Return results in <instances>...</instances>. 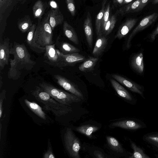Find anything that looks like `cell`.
I'll use <instances>...</instances> for the list:
<instances>
[{
	"mask_svg": "<svg viewBox=\"0 0 158 158\" xmlns=\"http://www.w3.org/2000/svg\"><path fill=\"white\" fill-rule=\"evenodd\" d=\"M10 45V54L13 59H10V67L8 73L9 79L17 80L20 77L23 70H30L36 62L31 59V56L23 44L14 41Z\"/></svg>",
	"mask_w": 158,
	"mask_h": 158,
	"instance_id": "cell-1",
	"label": "cell"
},
{
	"mask_svg": "<svg viewBox=\"0 0 158 158\" xmlns=\"http://www.w3.org/2000/svg\"><path fill=\"white\" fill-rule=\"evenodd\" d=\"M31 92L35 99L44 105V109L51 111L56 116H62L72 110L69 106L60 103L40 86H36Z\"/></svg>",
	"mask_w": 158,
	"mask_h": 158,
	"instance_id": "cell-2",
	"label": "cell"
},
{
	"mask_svg": "<svg viewBox=\"0 0 158 158\" xmlns=\"http://www.w3.org/2000/svg\"><path fill=\"white\" fill-rule=\"evenodd\" d=\"M50 11L38 20L34 38L37 44L42 47L53 44L52 30L49 22Z\"/></svg>",
	"mask_w": 158,
	"mask_h": 158,
	"instance_id": "cell-3",
	"label": "cell"
},
{
	"mask_svg": "<svg viewBox=\"0 0 158 158\" xmlns=\"http://www.w3.org/2000/svg\"><path fill=\"white\" fill-rule=\"evenodd\" d=\"M39 86L44 91L61 104L70 106L73 103L79 102L81 100L76 95L59 89L47 83L43 82L39 84Z\"/></svg>",
	"mask_w": 158,
	"mask_h": 158,
	"instance_id": "cell-4",
	"label": "cell"
},
{
	"mask_svg": "<svg viewBox=\"0 0 158 158\" xmlns=\"http://www.w3.org/2000/svg\"><path fill=\"white\" fill-rule=\"evenodd\" d=\"M28 0H0V41L7 25L8 18L18 6L23 5Z\"/></svg>",
	"mask_w": 158,
	"mask_h": 158,
	"instance_id": "cell-5",
	"label": "cell"
},
{
	"mask_svg": "<svg viewBox=\"0 0 158 158\" xmlns=\"http://www.w3.org/2000/svg\"><path fill=\"white\" fill-rule=\"evenodd\" d=\"M64 145L69 155L73 158H80V142L71 129L67 128L64 136Z\"/></svg>",
	"mask_w": 158,
	"mask_h": 158,
	"instance_id": "cell-6",
	"label": "cell"
},
{
	"mask_svg": "<svg viewBox=\"0 0 158 158\" xmlns=\"http://www.w3.org/2000/svg\"><path fill=\"white\" fill-rule=\"evenodd\" d=\"M55 46V44H53L45 47L44 61L51 66L60 68H62L61 52Z\"/></svg>",
	"mask_w": 158,
	"mask_h": 158,
	"instance_id": "cell-7",
	"label": "cell"
},
{
	"mask_svg": "<svg viewBox=\"0 0 158 158\" xmlns=\"http://www.w3.org/2000/svg\"><path fill=\"white\" fill-rule=\"evenodd\" d=\"M158 17V14L154 13L148 15L141 20L129 35L126 43V48H129L131 46V41L134 36L138 32L143 30L153 23Z\"/></svg>",
	"mask_w": 158,
	"mask_h": 158,
	"instance_id": "cell-8",
	"label": "cell"
},
{
	"mask_svg": "<svg viewBox=\"0 0 158 158\" xmlns=\"http://www.w3.org/2000/svg\"><path fill=\"white\" fill-rule=\"evenodd\" d=\"M54 77L57 83L65 90L83 99V95L77 85L61 75H55Z\"/></svg>",
	"mask_w": 158,
	"mask_h": 158,
	"instance_id": "cell-9",
	"label": "cell"
},
{
	"mask_svg": "<svg viewBox=\"0 0 158 158\" xmlns=\"http://www.w3.org/2000/svg\"><path fill=\"white\" fill-rule=\"evenodd\" d=\"M10 39L5 38L0 41V70L8 65L10 54Z\"/></svg>",
	"mask_w": 158,
	"mask_h": 158,
	"instance_id": "cell-10",
	"label": "cell"
},
{
	"mask_svg": "<svg viewBox=\"0 0 158 158\" xmlns=\"http://www.w3.org/2000/svg\"><path fill=\"white\" fill-rule=\"evenodd\" d=\"M62 67L73 66L76 64L83 62L86 59L84 55L78 53L68 55H63L61 52Z\"/></svg>",
	"mask_w": 158,
	"mask_h": 158,
	"instance_id": "cell-11",
	"label": "cell"
},
{
	"mask_svg": "<svg viewBox=\"0 0 158 158\" xmlns=\"http://www.w3.org/2000/svg\"><path fill=\"white\" fill-rule=\"evenodd\" d=\"M36 25V24H33L28 31L26 42L32 51L40 54L45 52V48L38 45L34 40V33Z\"/></svg>",
	"mask_w": 158,
	"mask_h": 158,
	"instance_id": "cell-12",
	"label": "cell"
},
{
	"mask_svg": "<svg viewBox=\"0 0 158 158\" xmlns=\"http://www.w3.org/2000/svg\"><path fill=\"white\" fill-rule=\"evenodd\" d=\"M112 77L132 91L143 95L142 87L133 81L117 74H113Z\"/></svg>",
	"mask_w": 158,
	"mask_h": 158,
	"instance_id": "cell-13",
	"label": "cell"
},
{
	"mask_svg": "<svg viewBox=\"0 0 158 158\" xmlns=\"http://www.w3.org/2000/svg\"><path fill=\"white\" fill-rule=\"evenodd\" d=\"M108 38L100 32L97 36V40L92 52L94 57H98L104 51L108 44Z\"/></svg>",
	"mask_w": 158,
	"mask_h": 158,
	"instance_id": "cell-14",
	"label": "cell"
},
{
	"mask_svg": "<svg viewBox=\"0 0 158 158\" xmlns=\"http://www.w3.org/2000/svg\"><path fill=\"white\" fill-rule=\"evenodd\" d=\"M138 19L130 18L127 19L119 27L115 38L119 40L125 36L135 26Z\"/></svg>",
	"mask_w": 158,
	"mask_h": 158,
	"instance_id": "cell-15",
	"label": "cell"
},
{
	"mask_svg": "<svg viewBox=\"0 0 158 158\" xmlns=\"http://www.w3.org/2000/svg\"><path fill=\"white\" fill-rule=\"evenodd\" d=\"M84 30L89 47L92 48L93 43V31L91 17L90 13H87L84 23Z\"/></svg>",
	"mask_w": 158,
	"mask_h": 158,
	"instance_id": "cell-16",
	"label": "cell"
},
{
	"mask_svg": "<svg viewBox=\"0 0 158 158\" xmlns=\"http://www.w3.org/2000/svg\"><path fill=\"white\" fill-rule=\"evenodd\" d=\"M60 36L56 38V46L57 49L63 55H66L74 53H79L80 50L77 48L66 42L60 41Z\"/></svg>",
	"mask_w": 158,
	"mask_h": 158,
	"instance_id": "cell-17",
	"label": "cell"
},
{
	"mask_svg": "<svg viewBox=\"0 0 158 158\" xmlns=\"http://www.w3.org/2000/svg\"><path fill=\"white\" fill-rule=\"evenodd\" d=\"M49 11V23L52 30H53L56 27L62 24L64 22V17L58 8L52 9Z\"/></svg>",
	"mask_w": 158,
	"mask_h": 158,
	"instance_id": "cell-18",
	"label": "cell"
},
{
	"mask_svg": "<svg viewBox=\"0 0 158 158\" xmlns=\"http://www.w3.org/2000/svg\"><path fill=\"white\" fill-rule=\"evenodd\" d=\"M130 64L132 68L136 72L142 74L144 71L143 53L140 52L135 54L131 58Z\"/></svg>",
	"mask_w": 158,
	"mask_h": 158,
	"instance_id": "cell-19",
	"label": "cell"
},
{
	"mask_svg": "<svg viewBox=\"0 0 158 158\" xmlns=\"http://www.w3.org/2000/svg\"><path fill=\"white\" fill-rule=\"evenodd\" d=\"M63 30L64 35L68 39L76 44H79L78 38L75 31L66 21L63 22Z\"/></svg>",
	"mask_w": 158,
	"mask_h": 158,
	"instance_id": "cell-20",
	"label": "cell"
},
{
	"mask_svg": "<svg viewBox=\"0 0 158 158\" xmlns=\"http://www.w3.org/2000/svg\"><path fill=\"white\" fill-rule=\"evenodd\" d=\"M141 3V0H136L132 1L127 4L124 6L117 10V14L123 15L131 13L137 12V10Z\"/></svg>",
	"mask_w": 158,
	"mask_h": 158,
	"instance_id": "cell-21",
	"label": "cell"
},
{
	"mask_svg": "<svg viewBox=\"0 0 158 158\" xmlns=\"http://www.w3.org/2000/svg\"><path fill=\"white\" fill-rule=\"evenodd\" d=\"M47 7V4L41 0H38L32 7V12L34 19H41L44 15Z\"/></svg>",
	"mask_w": 158,
	"mask_h": 158,
	"instance_id": "cell-22",
	"label": "cell"
},
{
	"mask_svg": "<svg viewBox=\"0 0 158 158\" xmlns=\"http://www.w3.org/2000/svg\"><path fill=\"white\" fill-rule=\"evenodd\" d=\"M98 60V57L89 56L79 65V70L85 72L92 71Z\"/></svg>",
	"mask_w": 158,
	"mask_h": 158,
	"instance_id": "cell-23",
	"label": "cell"
},
{
	"mask_svg": "<svg viewBox=\"0 0 158 158\" xmlns=\"http://www.w3.org/2000/svg\"><path fill=\"white\" fill-rule=\"evenodd\" d=\"M112 126L120 127L123 128L136 130L141 127L142 126L139 123L133 120H125L113 123Z\"/></svg>",
	"mask_w": 158,
	"mask_h": 158,
	"instance_id": "cell-24",
	"label": "cell"
},
{
	"mask_svg": "<svg viewBox=\"0 0 158 158\" xmlns=\"http://www.w3.org/2000/svg\"><path fill=\"white\" fill-rule=\"evenodd\" d=\"M110 81L112 86L119 96L127 100H132L131 95L122 86L113 79H111Z\"/></svg>",
	"mask_w": 158,
	"mask_h": 158,
	"instance_id": "cell-25",
	"label": "cell"
},
{
	"mask_svg": "<svg viewBox=\"0 0 158 158\" xmlns=\"http://www.w3.org/2000/svg\"><path fill=\"white\" fill-rule=\"evenodd\" d=\"M24 102L27 106L35 114L44 120L47 119L46 114L39 105L34 102H30L27 99L24 100Z\"/></svg>",
	"mask_w": 158,
	"mask_h": 158,
	"instance_id": "cell-26",
	"label": "cell"
},
{
	"mask_svg": "<svg viewBox=\"0 0 158 158\" xmlns=\"http://www.w3.org/2000/svg\"><path fill=\"white\" fill-rule=\"evenodd\" d=\"M32 22L29 15H26L19 19L17 26L19 30L22 33L28 31L33 25Z\"/></svg>",
	"mask_w": 158,
	"mask_h": 158,
	"instance_id": "cell-27",
	"label": "cell"
},
{
	"mask_svg": "<svg viewBox=\"0 0 158 158\" xmlns=\"http://www.w3.org/2000/svg\"><path fill=\"white\" fill-rule=\"evenodd\" d=\"M117 15L116 12L109 17L103 29L100 32L104 35L107 36L113 29L117 21Z\"/></svg>",
	"mask_w": 158,
	"mask_h": 158,
	"instance_id": "cell-28",
	"label": "cell"
},
{
	"mask_svg": "<svg viewBox=\"0 0 158 158\" xmlns=\"http://www.w3.org/2000/svg\"><path fill=\"white\" fill-rule=\"evenodd\" d=\"M107 0H103L101 10L97 14L95 20V30L97 36L100 32L101 23Z\"/></svg>",
	"mask_w": 158,
	"mask_h": 158,
	"instance_id": "cell-29",
	"label": "cell"
},
{
	"mask_svg": "<svg viewBox=\"0 0 158 158\" xmlns=\"http://www.w3.org/2000/svg\"><path fill=\"white\" fill-rule=\"evenodd\" d=\"M99 128L95 126L83 125L76 128L77 131L81 133L89 138L92 136L93 133L98 130Z\"/></svg>",
	"mask_w": 158,
	"mask_h": 158,
	"instance_id": "cell-30",
	"label": "cell"
},
{
	"mask_svg": "<svg viewBox=\"0 0 158 158\" xmlns=\"http://www.w3.org/2000/svg\"><path fill=\"white\" fill-rule=\"evenodd\" d=\"M106 139L108 144L112 149L117 152H123V150L121 145L115 138L107 136Z\"/></svg>",
	"mask_w": 158,
	"mask_h": 158,
	"instance_id": "cell-31",
	"label": "cell"
},
{
	"mask_svg": "<svg viewBox=\"0 0 158 158\" xmlns=\"http://www.w3.org/2000/svg\"><path fill=\"white\" fill-rule=\"evenodd\" d=\"M131 146L133 150V153L131 158H150L144 152L143 150L138 147L134 142H131Z\"/></svg>",
	"mask_w": 158,
	"mask_h": 158,
	"instance_id": "cell-32",
	"label": "cell"
},
{
	"mask_svg": "<svg viewBox=\"0 0 158 158\" xmlns=\"http://www.w3.org/2000/svg\"><path fill=\"white\" fill-rule=\"evenodd\" d=\"M110 9V4L108 3L106 6L104 12L101 23V31L103 29L106 23L108 21L109 18V15Z\"/></svg>",
	"mask_w": 158,
	"mask_h": 158,
	"instance_id": "cell-33",
	"label": "cell"
},
{
	"mask_svg": "<svg viewBox=\"0 0 158 158\" xmlns=\"http://www.w3.org/2000/svg\"><path fill=\"white\" fill-rule=\"evenodd\" d=\"M68 10L72 16L76 14V8L74 0H65Z\"/></svg>",
	"mask_w": 158,
	"mask_h": 158,
	"instance_id": "cell-34",
	"label": "cell"
},
{
	"mask_svg": "<svg viewBox=\"0 0 158 158\" xmlns=\"http://www.w3.org/2000/svg\"><path fill=\"white\" fill-rule=\"evenodd\" d=\"M145 139L148 142L158 146V135L152 134L145 136Z\"/></svg>",
	"mask_w": 158,
	"mask_h": 158,
	"instance_id": "cell-35",
	"label": "cell"
},
{
	"mask_svg": "<svg viewBox=\"0 0 158 158\" xmlns=\"http://www.w3.org/2000/svg\"><path fill=\"white\" fill-rule=\"evenodd\" d=\"M6 90L3 89L0 94V118H1L2 113V106L4 100L6 98Z\"/></svg>",
	"mask_w": 158,
	"mask_h": 158,
	"instance_id": "cell-36",
	"label": "cell"
},
{
	"mask_svg": "<svg viewBox=\"0 0 158 158\" xmlns=\"http://www.w3.org/2000/svg\"><path fill=\"white\" fill-rule=\"evenodd\" d=\"M43 158H55V156L54 154L52 148L50 145H48V149L44 153Z\"/></svg>",
	"mask_w": 158,
	"mask_h": 158,
	"instance_id": "cell-37",
	"label": "cell"
},
{
	"mask_svg": "<svg viewBox=\"0 0 158 158\" xmlns=\"http://www.w3.org/2000/svg\"><path fill=\"white\" fill-rule=\"evenodd\" d=\"M150 0H141V3L140 6L137 10V12L142 10L147 5Z\"/></svg>",
	"mask_w": 158,
	"mask_h": 158,
	"instance_id": "cell-38",
	"label": "cell"
},
{
	"mask_svg": "<svg viewBox=\"0 0 158 158\" xmlns=\"http://www.w3.org/2000/svg\"><path fill=\"white\" fill-rule=\"evenodd\" d=\"M158 35V25L156 29L151 33L149 37L151 40L152 41H154L156 36Z\"/></svg>",
	"mask_w": 158,
	"mask_h": 158,
	"instance_id": "cell-39",
	"label": "cell"
},
{
	"mask_svg": "<svg viewBox=\"0 0 158 158\" xmlns=\"http://www.w3.org/2000/svg\"><path fill=\"white\" fill-rule=\"evenodd\" d=\"M94 154L97 158H103L104 157V155L101 152L98 151H94Z\"/></svg>",
	"mask_w": 158,
	"mask_h": 158,
	"instance_id": "cell-40",
	"label": "cell"
},
{
	"mask_svg": "<svg viewBox=\"0 0 158 158\" xmlns=\"http://www.w3.org/2000/svg\"><path fill=\"white\" fill-rule=\"evenodd\" d=\"M114 5H123L124 0H112Z\"/></svg>",
	"mask_w": 158,
	"mask_h": 158,
	"instance_id": "cell-41",
	"label": "cell"
},
{
	"mask_svg": "<svg viewBox=\"0 0 158 158\" xmlns=\"http://www.w3.org/2000/svg\"><path fill=\"white\" fill-rule=\"evenodd\" d=\"M132 0H124L123 3V5L127 3H129L131 2Z\"/></svg>",
	"mask_w": 158,
	"mask_h": 158,
	"instance_id": "cell-42",
	"label": "cell"
},
{
	"mask_svg": "<svg viewBox=\"0 0 158 158\" xmlns=\"http://www.w3.org/2000/svg\"><path fill=\"white\" fill-rule=\"evenodd\" d=\"M0 89H1L3 84V82L2 81V78L1 75H0Z\"/></svg>",
	"mask_w": 158,
	"mask_h": 158,
	"instance_id": "cell-43",
	"label": "cell"
},
{
	"mask_svg": "<svg viewBox=\"0 0 158 158\" xmlns=\"http://www.w3.org/2000/svg\"><path fill=\"white\" fill-rule=\"evenodd\" d=\"M152 3L154 4L158 3V0H153Z\"/></svg>",
	"mask_w": 158,
	"mask_h": 158,
	"instance_id": "cell-44",
	"label": "cell"
},
{
	"mask_svg": "<svg viewBox=\"0 0 158 158\" xmlns=\"http://www.w3.org/2000/svg\"><path fill=\"white\" fill-rule=\"evenodd\" d=\"M1 128H2V124H1V122L0 123V139H1Z\"/></svg>",
	"mask_w": 158,
	"mask_h": 158,
	"instance_id": "cell-45",
	"label": "cell"
}]
</instances>
